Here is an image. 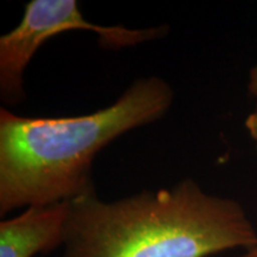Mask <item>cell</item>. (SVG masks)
I'll return each mask as SVG.
<instances>
[{"instance_id": "1", "label": "cell", "mask_w": 257, "mask_h": 257, "mask_svg": "<svg viewBox=\"0 0 257 257\" xmlns=\"http://www.w3.org/2000/svg\"><path fill=\"white\" fill-rule=\"evenodd\" d=\"M174 93L165 80H136L107 107L76 117L0 111V213L66 202L92 189L96 154L127 131L159 120Z\"/></svg>"}, {"instance_id": "2", "label": "cell", "mask_w": 257, "mask_h": 257, "mask_svg": "<svg viewBox=\"0 0 257 257\" xmlns=\"http://www.w3.org/2000/svg\"><path fill=\"white\" fill-rule=\"evenodd\" d=\"M67 202L63 257H208L257 244L242 205L192 179L111 202L94 189Z\"/></svg>"}, {"instance_id": "3", "label": "cell", "mask_w": 257, "mask_h": 257, "mask_svg": "<svg viewBox=\"0 0 257 257\" xmlns=\"http://www.w3.org/2000/svg\"><path fill=\"white\" fill-rule=\"evenodd\" d=\"M74 30L94 32L106 49L134 47L167 34L166 25L128 29L86 21L75 0H30L17 27L0 37V96L9 105L25 99L24 73L36 51L50 38Z\"/></svg>"}, {"instance_id": "4", "label": "cell", "mask_w": 257, "mask_h": 257, "mask_svg": "<svg viewBox=\"0 0 257 257\" xmlns=\"http://www.w3.org/2000/svg\"><path fill=\"white\" fill-rule=\"evenodd\" d=\"M68 202L27 207L0 223V257H34L55 250L66 238Z\"/></svg>"}, {"instance_id": "5", "label": "cell", "mask_w": 257, "mask_h": 257, "mask_svg": "<svg viewBox=\"0 0 257 257\" xmlns=\"http://www.w3.org/2000/svg\"><path fill=\"white\" fill-rule=\"evenodd\" d=\"M245 127L248 130L250 137L252 138L253 142L256 143L257 149V105L251 113H250L245 119Z\"/></svg>"}, {"instance_id": "6", "label": "cell", "mask_w": 257, "mask_h": 257, "mask_svg": "<svg viewBox=\"0 0 257 257\" xmlns=\"http://www.w3.org/2000/svg\"><path fill=\"white\" fill-rule=\"evenodd\" d=\"M248 88L249 92L251 93L252 95L257 96V66H255L251 70H250Z\"/></svg>"}, {"instance_id": "7", "label": "cell", "mask_w": 257, "mask_h": 257, "mask_svg": "<svg viewBox=\"0 0 257 257\" xmlns=\"http://www.w3.org/2000/svg\"><path fill=\"white\" fill-rule=\"evenodd\" d=\"M237 257H257V244L255 246H252L251 249L245 250V253H243V255L237 256Z\"/></svg>"}]
</instances>
